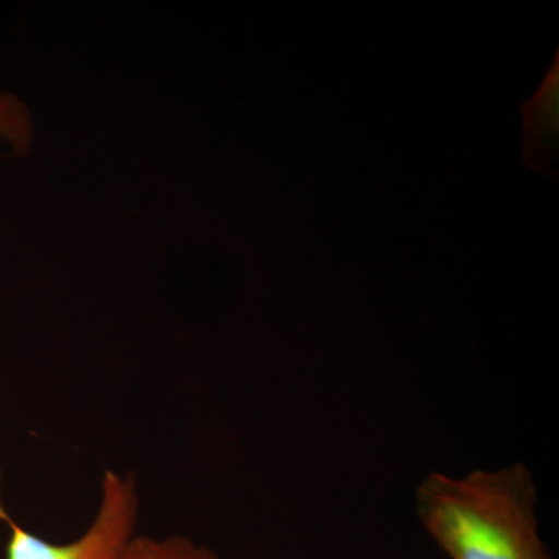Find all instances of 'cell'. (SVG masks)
Wrapping results in <instances>:
<instances>
[{"instance_id":"1","label":"cell","mask_w":559,"mask_h":559,"mask_svg":"<svg viewBox=\"0 0 559 559\" xmlns=\"http://www.w3.org/2000/svg\"><path fill=\"white\" fill-rule=\"evenodd\" d=\"M538 488L522 462L465 476L432 471L415 491V510L450 559H554L540 538Z\"/></svg>"},{"instance_id":"2","label":"cell","mask_w":559,"mask_h":559,"mask_svg":"<svg viewBox=\"0 0 559 559\" xmlns=\"http://www.w3.org/2000/svg\"><path fill=\"white\" fill-rule=\"evenodd\" d=\"M140 498L134 474L108 469L103 476L97 514L80 538L51 543L21 527L3 503L0 521L10 530L7 559H119L138 533Z\"/></svg>"},{"instance_id":"3","label":"cell","mask_w":559,"mask_h":559,"mask_svg":"<svg viewBox=\"0 0 559 559\" xmlns=\"http://www.w3.org/2000/svg\"><path fill=\"white\" fill-rule=\"evenodd\" d=\"M524 121V159L532 170L557 179L559 150V49L539 90L521 103Z\"/></svg>"},{"instance_id":"4","label":"cell","mask_w":559,"mask_h":559,"mask_svg":"<svg viewBox=\"0 0 559 559\" xmlns=\"http://www.w3.org/2000/svg\"><path fill=\"white\" fill-rule=\"evenodd\" d=\"M119 559H223L215 550L180 535H135L121 551Z\"/></svg>"},{"instance_id":"5","label":"cell","mask_w":559,"mask_h":559,"mask_svg":"<svg viewBox=\"0 0 559 559\" xmlns=\"http://www.w3.org/2000/svg\"><path fill=\"white\" fill-rule=\"evenodd\" d=\"M0 140L16 156H27L35 142L31 108L17 95L0 91Z\"/></svg>"}]
</instances>
